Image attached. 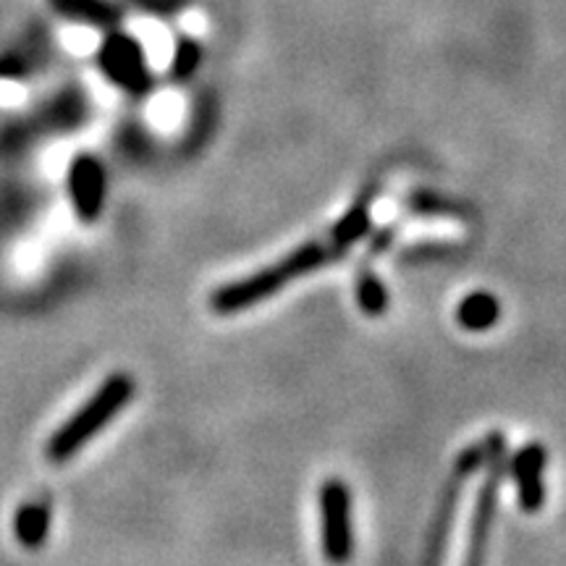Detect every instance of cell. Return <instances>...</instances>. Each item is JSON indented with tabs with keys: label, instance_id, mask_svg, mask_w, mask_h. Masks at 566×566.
<instances>
[{
	"label": "cell",
	"instance_id": "1",
	"mask_svg": "<svg viewBox=\"0 0 566 566\" xmlns=\"http://www.w3.org/2000/svg\"><path fill=\"white\" fill-rule=\"evenodd\" d=\"M344 254L336 250L331 239H310L300 247H294L292 252L283 254L275 263L260 268L244 279L229 281L223 286H218L210 294V310L218 315H239L244 310L258 307L273 296H279L283 289L292 286L294 281L304 279V275L321 271L323 265L342 260Z\"/></svg>",
	"mask_w": 566,
	"mask_h": 566
},
{
	"label": "cell",
	"instance_id": "2",
	"mask_svg": "<svg viewBox=\"0 0 566 566\" xmlns=\"http://www.w3.org/2000/svg\"><path fill=\"white\" fill-rule=\"evenodd\" d=\"M134 391H137V384H134L129 373L108 375V378L97 386V391L51 436L45 449L48 459H51L53 464H63L74 454H80L92 438L116 420L122 409L132 405Z\"/></svg>",
	"mask_w": 566,
	"mask_h": 566
},
{
	"label": "cell",
	"instance_id": "3",
	"mask_svg": "<svg viewBox=\"0 0 566 566\" xmlns=\"http://www.w3.org/2000/svg\"><path fill=\"white\" fill-rule=\"evenodd\" d=\"M321 504V543L323 556L331 564H346L354 551L352 530V491L342 478H328L317 493Z\"/></svg>",
	"mask_w": 566,
	"mask_h": 566
},
{
	"label": "cell",
	"instance_id": "4",
	"mask_svg": "<svg viewBox=\"0 0 566 566\" xmlns=\"http://www.w3.org/2000/svg\"><path fill=\"white\" fill-rule=\"evenodd\" d=\"M103 76L111 84L124 90L126 95L142 97L153 90V71L147 66V55L142 51L139 40L126 32H111L97 51Z\"/></svg>",
	"mask_w": 566,
	"mask_h": 566
},
{
	"label": "cell",
	"instance_id": "5",
	"mask_svg": "<svg viewBox=\"0 0 566 566\" xmlns=\"http://www.w3.org/2000/svg\"><path fill=\"white\" fill-rule=\"evenodd\" d=\"M546 472L548 449L543 443L530 441L509 457L506 475L512 478L516 504L525 514H537L546 504Z\"/></svg>",
	"mask_w": 566,
	"mask_h": 566
},
{
	"label": "cell",
	"instance_id": "6",
	"mask_svg": "<svg viewBox=\"0 0 566 566\" xmlns=\"http://www.w3.org/2000/svg\"><path fill=\"white\" fill-rule=\"evenodd\" d=\"M69 197L80 221L92 223L101 218L105 195H108V176L103 163L95 155H76L69 166Z\"/></svg>",
	"mask_w": 566,
	"mask_h": 566
},
{
	"label": "cell",
	"instance_id": "7",
	"mask_svg": "<svg viewBox=\"0 0 566 566\" xmlns=\"http://www.w3.org/2000/svg\"><path fill=\"white\" fill-rule=\"evenodd\" d=\"M48 55V34L40 27L27 32V38L17 42L11 51L0 55V80H19V76H30L45 63Z\"/></svg>",
	"mask_w": 566,
	"mask_h": 566
},
{
	"label": "cell",
	"instance_id": "8",
	"mask_svg": "<svg viewBox=\"0 0 566 566\" xmlns=\"http://www.w3.org/2000/svg\"><path fill=\"white\" fill-rule=\"evenodd\" d=\"M51 520H53V506L51 499H32L27 504L17 509L13 516V535L24 548L38 551L45 546L48 535H51Z\"/></svg>",
	"mask_w": 566,
	"mask_h": 566
},
{
	"label": "cell",
	"instance_id": "9",
	"mask_svg": "<svg viewBox=\"0 0 566 566\" xmlns=\"http://www.w3.org/2000/svg\"><path fill=\"white\" fill-rule=\"evenodd\" d=\"M457 325L467 334H485L501 321V302L491 292H470L454 310Z\"/></svg>",
	"mask_w": 566,
	"mask_h": 566
},
{
	"label": "cell",
	"instance_id": "10",
	"mask_svg": "<svg viewBox=\"0 0 566 566\" xmlns=\"http://www.w3.org/2000/svg\"><path fill=\"white\" fill-rule=\"evenodd\" d=\"M51 3L61 17L80 21V24L113 30L122 21V9L111 0H51Z\"/></svg>",
	"mask_w": 566,
	"mask_h": 566
},
{
	"label": "cell",
	"instance_id": "11",
	"mask_svg": "<svg viewBox=\"0 0 566 566\" xmlns=\"http://www.w3.org/2000/svg\"><path fill=\"white\" fill-rule=\"evenodd\" d=\"M370 226H373V218H370V200H359L354 202L349 210L344 212L342 218H338V223L331 229L328 239L334 242V247L342 254H346L349 247H354L357 242H363V239L370 233Z\"/></svg>",
	"mask_w": 566,
	"mask_h": 566
},
{
	"label": "cell",
	"instance_id": "12",
	"mask_svg": "<svg viewBox=\"0 0 566 566\" xmlns=\"http://www.w3.org/2000/svg\"><path fill=\"white\" fill-rule=\"evenodd\" d=\"M354 300H357V307L363 310L367 317H384L388 304H391V296H388L384 279H378V275L367 271V268L357 275V283H354Z\"/></svg>",
	"mask_w": 566,
	"mask_h": 566
},
{
	"label": "cell",
	"instance_id": "13",
	"mask_svg": "<svg viewBox=\"0 0 566 566\" xmlns=\"http://www.w3.org/2000/svg\"><path fill=\"white\" fill-rule=\"evenodd\" d=\"M202 63V48L200 42L192 38H181L176 42L174 63H171V80L174 82H189L197 74Z\"/></svg>",
	"mask_w": 566,
	"mask_h": 566
},
{
	"label": "cell",
	"instance_id": "14",
	"mask_svg": "<svg viewBox=\"0 0 566 566\" xmlns=\"http://www.w3.org/2000/svg\"><path fill=\"white\" fill-rule=\"evenodd\" d=\"M134 9L155 13V17H171V13H179L189 0H129Z\"/></svg>",
	"mask_w": 566,
	"mask_h": 566
}]
</instances>
